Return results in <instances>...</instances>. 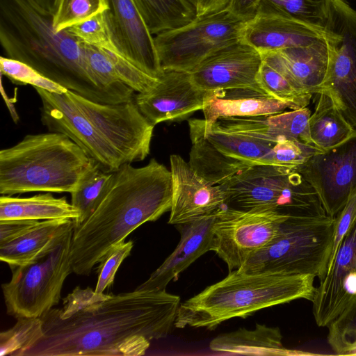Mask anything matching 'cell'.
<instances>
[{
  "instance_id": "13",
  "label": "cell",
  "mask_w": 356,
  "mask_h": 356,
  "mask_svg": "<svg viewBox=\"0 0 356 356\" xmlns=\"http://www.w3.org/2000/svg\"><path fill=\"white\" fill-rule=\"evenodd\" d=\"M296 169L313 186L325 213L336 218L356 188V130Z\"/></svg>"
},
{
  "instance_id": "3",
  "label": "cell",
  "mask_w": 356,
  "mask_h": 356,
  "mask_svg": "<svg viewBox=\"0 0 356 356\" xmlns=\"http://www.w3.org/2000/svg\"><path fill=\"white\" fill-rule=\"evenodd\" d=\"M53 17L31 0H0V42L6 57L89 100L118 104L97 83L83 42L67 29L56 32Z\"/></svg>"
},
{
  "instance_id": "43",
  "label": "cell",
  "mask_w": 356,
  "mask_h": 356,
  "mask_svg": "<svg viewBox=\"0 0 356 356\" xmlns=\"http://www.w3.org/2000/svg\"><path fill=\"white\" fill-rule=\"evenodd\" d=\"M134 242H120L113 245L101 259L97 268L96 293H102L113 283L115 274L122 261L131 254Z\"/></svg>"
},
{
  "instance_id": "41",
  "label": "cell",
  "mask_w": 356,
  "mask_h": 356,
  "mask_svg": "<svg viewBox=\"0 0 356 356\" xmlns=\"http://www.w3.org/2000/svg\"><path fill=\"white\" fill-rule=\"evenodd\" d=\"M314 145L279 139L270 153V165L296 168L314 154L322 152Z\"/></svg>"
},
{
  "instance_id": "38",
  "label": "cell",
  "mask_w": 356,
  "mask_h": 356,
  "mask_svg": "<svg viewBox=\"0 0 356 356\" xmlns=\"http://www.w3.org/2000/svg\"><path fill=\"white\" fill-rule=\"evenodd\" d=\"M327 327V342L336 354H356V300Z\"/></svg>"
},
{
  "instance_id": "7",
  "label": "cell",
  "mask_w": 356,
  "mask_h": 356,
  "mask_svg": "<svg viewBox=\"0 0 356 356\" xmlns=\"http://www.w3.org/2000/svg\"><path fill=\"white\" fill-rule=\"evenodd\" d=\"M222 186L231 208L271 210L289 216L327 214L313 186L294 168L250 165Z\"/></svg>"
},
{
  "instance_id": "34",
  "label": "cell",
  "mask_w": 356,
  "mask_h": 356,
  "mask_svg": "<svg viewBox=\"0 0 356 356\" xmlns=\"http://www.w3.org/2000/svg\"><path fill=\"white\" fill-rule=\"evenodd\" d=\"M257 81L268 95L289 105L291 110L307 107L312 95L296 89L279 71L263 60Z\"/></svg>"
},
{
  "instance_id": "48",
  "label": "cell",
  "mask_w": 356,
  "mask_h": 356,
  "mask_svg": "<svg viewBox=\"0 0 356 356\" xmlns=\"http://www.w3.org/2000/svg\"><path fill=\"white\" fill-rule=\"evenodd\" d=\"M41 10L51 15H54L57 0H31Z\"/></svg>"
},
{
  "instance_id": "12",
  "label": "cell",
  "mask_w": 356,
  "mask_h": 356,
  "mask_svg": "<svg viewBox=\"0 0 356 356\" xmlns=\"http://www.w3.org/2000/svg\"><path fill=\"white\" fill-rule=\"evenodd\" d=\"M66 95L127 163L141 161L149 155L154 126L141 113L134 98L102 104L69 90Z\"/></svg>"
},
{
  "instance_id": "25",
  "label": "cell",
  "mask_w": 356,
  "mask_h": 356,
  "mask_svg": "<svg viewBox=\"0 0 356 356\" xmlns=\"http://www.w3.org/2000/svg\"><path fill=\"white\" fill-rule=\"evenodd\" d=\"M188 122L191 141L188 163L197 175L213 185H223L250 166L225 155L206 138L204 120L191 119Z\"/></svg>"
},
{
  "instance_id": "26",
  "label": "cell",
  "mask_w": 356,
  "mask_h": 356,
  "mask_svg": "<svg viewBox=\"0 0 356 356\" xmlns=\"http://www.w3.org/2000/svg\"><path fill=\"white\" fill-rule=\"evenodd\" d=\"M74 227L70 219L39 221L21 236L0 245V259L10 268L31 263L48 252Z\"/></svg>"
},
{
  "instance_id": "1",
  "label": "cell",
  "mask_w": 356,
  "mask_h": 356,
  "mask_svg": "<svg viewBox=\"0 0 356 356\" xmlns=\"http://www.w3.org/2000/svg\"><path fill=\"white\" fill-rule=\"evenodd\" d=\"M180 297L164 290L96 293L76 286L40 318L43 335L20 356H139L166 337Z\"/></svg>"
},
{
  "instance_id": "33",
  "label": "cell",
  "mask_w": 356,
  "mask_h": 356,
  "mask_svg": "<svg viewBox=\"0 0 356 356\" xmlns=\"http://www.w3.org/2000/svg\"><path fill=\"white\" fill-rule=\"evenodd\" d=\"M83 47L90 70L99 86L118 103L132 99L134 90L118 79L105 50L84 42Z\"/></svg>"
},
{
  "instance_id": "27",
  "label": "cell",
  "mask_w": 356,
  "mask_h": 356,
  "mask_svg": "<svg viewBox=\"0 0 356 356\" xmlns=\"http://www.w3.org/2000/svg\"><path fill=\"white\" fill-rule=\"evenodd\" d=\"M209 348L216 353L248 355H294L310 353L289 350L283 346L278 327L257 323L255 328L224 333L213 338Z\"/></svg>"
},
{
  "instance_id": "22",
  "label": "cell",
  "mask_w": 356,
  "mask_h": 356,
  "mask_svg": "<svg viewBox=\"0 0 356 356\" xmlns=\"http://www.w3.org/2000/svg\"><path fill=\"white\" fill-rule=\"evenodd\" d=\"M328 36L308 44L261 54L263 60L296 89L318 95L327 69Z\"/></svg>"
},
{
  "instance_id": "4",
  "label": "cell",
  "mask_w": 356,
  "mask_h": 356,
  "mask_svg": "<svg viewBox=\"0 0 356 356\" xmlns=\"http://www.w3.org/2000/svg\"><path fill=\"white\" fill-rule=\"evenodd\" d=\"M311 275L248 273L235 270L222 280L181 302L174 326L214 330L234 318L298 299L312 301L316 287Z\"/></svg>"
},
{
  "instance_id": "10",
  "label": "cell",
  "mask_w": 356,
  "mask_h": 356,
  "mask_svg": "<svg viewBox=\"0 0 356 356\" xmlns=\"http://www.w3.org/2000/svg\"><path fill=\"white\" fill-rule=\"evenodd\" d=\"M327 31L328 65L318 94L329 95L356 130V10L346 0H334Z\"/></svg>"
},
{
  "instance_id": "36",
  "label": "cell",
  "mask_w": 356,
  "mask_h": 356,
  "mask_svg": "<svg viewBox=\"0 0 356 356\" xmlns=\"http://www.w3.org/2000/svg\"><path fill=\"white\" fill-rule=\"evenodd\" d=\"M10 329L0 333V355L20 356L43 335L40 317H19Z\"/></svg>"
},
{
  "instance_id": "16",
  "label": "cell",
  "mask_w": 356,
  "mask_h": 356,
  "mask_svg": "<svg viewBox=\"0 0 356 356\" xmlns=\"http://www.w3.org/2000/svg\"><path fill=\"white\" fill-rule=\"evenodd\" d=\"M213 92L200 89L191 73L165 70L149 90L134 95V101L154 126L163 122H179L202 110Z\"/></svg>"
},
{
  "instance_id": "44",
  "label": "cell",
  "mask_w": 356,
  "mask_h": 356,
  "mask_svg": "<svg viewBox=\"0 0 356 356\" xmlns=\"http://www.w3.org/2000/svg\"><path fill=\"white\" fill-rule=\"evenodd\" d=\"M356 218V188L350 195L348 202L335 218L334 242L328 264L329 272L338 248L348 229Z\"/></svg>"
},
{
  "instance_id": "30",
  "label": "cell",
  "mask_w": 356,
  "mask_h": 356,
  "mask_svg": "<svg viewBox=\"0 0 356 356\" xmlns=\"http://www.w3.org/2000/svg\"><path fill=\"white\" fill-rule=\"evenodd\" d=\"M152 35L185 26L197 18L186 0H134Z\"/></svg>"
},
{
  "instance_id": "11",
  "label": "cell",
  "mask_w": 356,
  "mask_h": 356,
  "mask_svg": "<svg viewBox=\"0 0 356 356\" xmlns=\"http://www.w3.org/2000/svg\"><path fill=\"white\" fill-rule=\"evenodd\" d=\"M289 216L271 210H240L225 206L216 212L211 251L229 272L238 270L275 236Z\"/></svg>"
},
{
  "instance_id": "9",
  "label": "cell",
  "mask_w": 356,
  "mask_h": 356,
  "mask_svg": "<svg viewBox=\"0 0 356 356\" xmlns=\"http://www.w3.org/2000/svg\"><path fill=\"white\" fill-rule=\"evenodd\" d=\"M245 22L225 9L156 35L162 71L191 73L216 51L241 40Z\"/></svg>"
},
{
  "instance_id": "6",
  "label": "cell",
  "mask_w": 356,
  "mask_h": 356,
  "mask_svg": "<svg viewBox=\"0 0 356 356\" xmlns=\"http://www.w3.org/2000/svg\"><path fill=\"white\" fill-rule=\"evenodd\" d=\"M335 218L290 216L273 238L238 269L248 273L311 275L323 280L332 253Z\"/></svg>"
},
{
  "instance_id": "37",
  "label": "cell",
  "mask_w": 356,
  "mask_h": 356,
  "mask_svg": "<svg viewBox=\"0 0 356 356\" xmlns=\"http://www.w3.org/2000/svg\"><path fill=\"white\" fill-rule=\"evenodd\" d=\"M107 9L106 0H57L53 26L56 32H60Z\"/></svg>"
},
{
  "instance_id": "5",
  "label": "cell",
  "mask_w": 356,
  "mask_h": 356,
  "mask_svg": "<svg viewBox=\"0 0 356 356\" xmlns=\"http://www.w3.org/2000/svg\"><path fill=\"white\" fill-rule=\"evenodd\" d=\"M97 165L63 134H28L0 151V194L71 193Z\"/></svg>"
},
{
  "instance_id": "15",
  "label": "cell",
  "mask_w": 356,
  "mask_h": 356,
  "mask_svg": "<svg viewBox=\"0 0 356 356\" xmlns=\"http://www.w3.org/2000/svg\"><path fill=\"white\" fill-rule=\"evenodd\" d=\"M262 63L261 54L241 39L211 54L191 75L195 86L207 92L245 89L266 94L257 81Z\"/></svg>"
},
{
  "instance_id": "31",
  "label": "cell",
  "mask_w": 356,
  "mask_h": 356,
  "mask_svg": "<svg viewBox=\"0 0 356 356\" xmlns=\"http://www.w3.org/2000/svg\"><path fill=\"white\" fill-rule=\"evenodd\" d=\"M334 4V0H261L257 15L287 17L327 30Z\"/></svg>"
},
{
  "instance_id": "21",
  "label": "cell",
  "mask_w": 356,
  "mask_h": 356,
  "mask_svg": "<svg viewBox=\"0 0 356 356\" xmlns=\"http://www.w3.org/2000/svg\"><path fill=\"white\" fill-rule=\"evenodd\" d=\"M216 213L176 225L180 240L175 250L137 290H164L195 260L211 251Z\"/></svg>"
},
{
  "instance_id": "45",
  "label": "cell",
  "mask_w": 356,
  "mask_h": 356,
  "mask_svg": "<svg viewBox=\"0 0 356 356\" xmlns=\"http://www.w3.org/2000/svg\"><path fill=\"white\" fill-rule=\"evenodd\" d=\"M38 220L10 219L0 220V245L8 243L23 235L38 223Z\"/></svg>"
},
{
  "instance_id": "2",
  "label": "cell",
  "mask_w": 356,
  "mask_h": 356,
  "mask_svg": "<svg viewBox=\"0 0 356 356\" xmlns=\"http://www.w3.org/2000/svg\"><path fill=\"white\" fill-rule=\"evenodd\" d=\"M170 170L152 159L143 167L130 163L113 172L102 201L82 225L74 227L70 261L72 273L89 275L115 245L134 230L170 211Z\"/></svg>"
},
{
  "instance_id": "24",
  "label": "cell",
  "mask_w": 356,
  "mask_h": 356,
  "mask_svg": "<svg viewBox=\"0 0 356 356\" xmlns=\"http://www.w3.org/2000/svg\"><path fill=\"white\" fill-rule=\"evenodd\" d=\"M206 138L225 155L249 165L270 164L275 143L267 136L239 128L218 119L205 127Z\"/></svg>"
},
{
  "instance_id": "23",
  "label": "cell",
  "mask_w": 356,
  "mask_h": 356,
  "mask_svg": "<svg viewBox=\"0 0 356 356\" xmlns=\"http://www.w3.org/2000/svg\"><path fill=\"white\" fill-rule=\"evenodd\" d=\"M286 103L266 94L245 89L216 90L207 98L202 111L205 127L220 118L268 116L284 112Z\"/></svg>"
},
{
  "instance_id": "40",
  "label": "cell",
  "mask_w": 356,
  "mask_h": 356,
  "mask_svg": "<svg viewBox=\"0 0 356 356\" xmlns=\"http://www.w3.org/2000/svg\"><path fill=\"white\" fill-rule=\"evenodd\" d=\"M67 30L72 35L87 44L120 53L112 40L104 13L75 24Z\"/></svg>"
},
{
  "instance_id": "39",
  "label": "cell",
  "mask_w": 356,
  "mask_h": 356,
  "mask_svg": "<svg viewBox=\"0 0 356 356\" xmlns=\"http://www.w3.org/2000/svg\"><path fill=\"white\" fill-rule=\"evenodd\" d=\"M0 70L1 75L6 76L15 83L29 84L33 88H40L57 94H63L68 90L45 77L30 65L8 57L1 56Z\"/></svg>"
},
{
  "instance_id": "14",
  "label": "cell",
  "mask_w": 356,
  "mask_h": 356,
  "mask_svg": "<svg viewBox=\"0 0 356 356\" xmlns=\"http://www.w3.org/2000/svg\"><path fill=\"white\" fill-rule=\"evenodd\" d=\"M39 95L42 124L51 132L68 136L100 168L114 172L127 163L124 156L98 131L65 93L34 88Z\"/></svg>"
},
{
  "instance_id": "17",
  "label": "cell",
  "mask_w": 356,
  "mask_h": 356,
  "mask_svg": "<svg viewBox=\"0 0 356 356\" xmlns=\"http://www.w3.org/2000/svg\"><path fill=\"white\" fill-rule=\"evenodd\" d=\"M356 300V218L344 235L326 276L316 287L313 314L327 327Z\"/></svg>"
},
{
  "instance_id": "35",
  "label": "cell",
  "mask_w": 356,
  "mask_h": 356,
  "mask_svg": "<svg viewBox=\"0 0 356 356\" xmlns=\"http://www.w3.org/2000/svg\"><path fill=\"white\" fill-rule=\"evenodd\" d=\"M310 115L309 109L305 107L266 116L268 134L275 141L288 139L313 145L309 131Z\"/></svg>"
},
{
  "instance_id": "18",
  "label": "cell",
  "mask_w": 356,
  "mask_h": 356,
  "mask_svg": "<svg viewBox=\"0 0 356 356\" xmlns=\"http://www.w3.org/2000/svg\"><path fill=\"white\" fill-rule=\"evenodd\" d=\"M104 13L112 40L119 52L149 76L159 78L162 71L153 35L134 0H106Z\"/></svg>"
},
{
  "instance_id": "47",
  "label": "cell",
  "mask_w": 356,
  "mask_h": 356,
  "mask_svg": "<svg viewBox=\"0 0 356 356\" xmlns=\"http://www.w3.org/2000/svg\"><path fill=\"white\" fill-rule=\"evenodd\" d=\"M200 18L227 8L230 0H186Z\"/></svg>"
},
{
  "instance_id": "8",
  "label": "cell",
  "mask_w": 356,
  "mask_h": 356,
  "mask_svg": "<svg viewBox=\"0 0 356 356\" xmlns=\"http://www.w3.org/2000/svg\"><path fill=\"white\" fill-rule=\"evenodd\" d=\"M74 228L46 254L11 268L1 285L7 314L15 318L40 317L58 304L63 283L72 273L70 252Z\"/></svg>"
},
{
  "instance_id": "28",
  "label": "cell",
  "mask_w": 356,
  "mask_h": 356,
  "mask_svg": "<svg viewBox=\"0 0 356 356\" xmlns=\"http://www.w3.org/2000/svg\"><path fill=\"white\" fill-rule=\"evenodd\" d=\"M80 215L79 210L65 197L57 198L48 192L29 197L12 195H1L0 197V220L70 219L76 221Z\"/></svg>"
},
{
  "instance_id": "19",
  "label": "cell",
  "mask_w": 356,
  "mask_h": 356,
  "mask_svg": "<svg viewBox=\"0 0 356 356\" xmlns=\"http://www.w3.org/2000/svg\"><path fill=\"white\" fill-rule=\"evenodd\" d=\"M172 201L168 223L189 222L216 213L227 206L222 185H213L197 175L182 157H170Z\"/></svg>"
},
{
  "instance_id": "46",
  "label": "cell",
  "mask_w": 356,
  "mask_h": 356,
  "mask_svg": "<svg viewBox=\"0 0 356 356\" xmlns=\"http://www.w3.org/2000/svg\"><path fill=\"white\" fill-rule=\"evenodd\" d=\"M261 0H230L227 10L239 19L248 22L254 18Z\"/></svg>"
},
{
  "instance_id": "20",
  "label": "cell",
  "mask_w": 356,
  "mask_h": 356,
  "mask_svg": "<svg viewBox=\"0 0 356 356\" xmlns=\"http://www.w3.org/2000/svg\"><path fill=\"white\" fill-rule=\"evenodd\" d=\"M329 35V31L290 17L256 15L245 22L242 40L264 54L308 44Z\"/></svg>"
},
{
  "instance_id": "32",
  "label": "cell",
  "mask_w": 356,
  "mask_h": 356,
  "mask_svg": "<svg viewBox=\"0 0 356 356\" xmlns=\"http://www.w3.org/2000/svg\"><path fill=\"white\" fill-rule=\"evenodd\" d=\"M113 172L103 170L99 165L89 172L72 192L71 203L81 213L74 221V227L85 222L104 197L111 180Z\"/></svg>"
},
{
  "instance_id": "42",
  "label": "cell",
  "mask_w": 356,
  "mask_h": 356,
  "mask_svg": "<svg viewBox=\"0 0 356 356\" xmlns=\"http://www.w3.org/2000/svg\"><path fill=\"white\" fill-rule=\"evenodd\" d=\"M105 51L113 65L118 79L134 92H147L157 83L159 78L152 77L144 72L121 54L108 50Z\"/></svg>"
},
{
  "instance_id": "29",
  "label": "cell",
  "mask_w": 356,
  "mask_h": 356,
  "mask_svg": "<svg viewBox=\"0 0 356 356\" xmlns=\"http://www.w3.org/2000/svg\"><path fill=\"white\" fill-rule=\"evenodd\" d=\"M318 95L314 112L309 119V131L313 145L324 151L345 140L355 129L329 95L323 92Z\"/></svg>"
},
{
  "instance_id": "49",
  "label": "cell",
  "mask_w": 356,
  "mask_h": 356,
  "mask_svg": "<svg viewBox=\"0 0 356 356\" xmlns=\"http://www.w3.org/2000/svg\"><path fill=\"white\" fill-rule=\"evenodd\" d=\"M1 92H2V95H3V99L6 102V103L7 104V106L8 108V110L10 113V114L12 115V118L14 120V122L15 123H17L19 120V117L17 115V113L15 109V107L13 104V102L12 103H8V97L5 94L4 91H3V86L1 84Z\"/></svg>"
}]
</instances>
